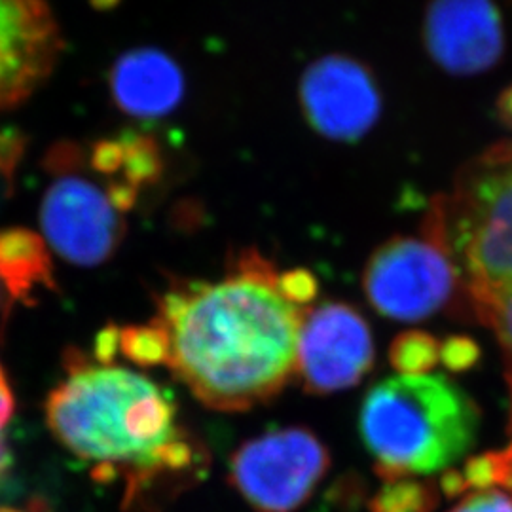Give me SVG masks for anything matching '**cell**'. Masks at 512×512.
Masks as SVG:
<instances>
[{
  "instance_id": "obj_17",
  "label": "cell",
  "mask_w": 512,
  "mask_h": 512,
  "mask_svg": "<svg viewBox=\"0 0 512 512\" xmlns=\"http://www.w3.org/2000/svg\"><path fill=\"white\" fill-rule=\"evenodd\" d=\"M480 348L469 336H450L440 342V363L450 372H467L478 363Z\"/></svg>"
},
{
  "instance_id": "obj_19",
  "label": "cell",
  "mask_w": 512,
  "mask_h": 512,
  "mask_svg": "<svg viewBox=\"0 0 512 512\" xmlns=\"http://www.w3.org/2000/svg\"><path fill=\"white\" fill-rule=\"evenodd\" d=\"M448 512H512V495L503 488L473 490Z\"/></svg>"
},
{
  "instance_id": "obj_14",
  "label": "cell",
  "mask_w": 512,
  "mask_h": 512,
  "mask_svg": "<svg viewBox=\"0 0 512 512\" xmlns=\"http://www.w3.org/2000/svg\"><path fill=\"white\" fill-rule=\"evenodd\" d=\"M439 505V490L418 476H404L384 482V488L370 501L372 512H433Z\"/></svg>"
},
{
  "instance_id": "obj_3",
  "label": "cell",
  "mask_w": 512,
  "mask_h": 512,
  "mask_svg": "<svg viewBox=\"0 0 512 512\" xmlns=\"http://www.w3.org/2000/svg\"><path fill=\"white\" fill-rule=\"evenodd\" d=\"M435 205L463 296L494 332L512 389V139L463 165Z\"/></svg>"
},
{
  "instance_id": "obj_6",
  "label": "cell",
  "mask_w": 512,
  "mask_h": 512,
  "mask_svg": "<svg viewBox=\"0 0 512 512\" xmlns=\"http://www.w3.org/2000/svg\"><path fill=\"white\" fill-rule=\"evenodd\" d=\"M84 152L78 145H57L46 165L54 173L40 205L44 239L67 262L93 268L120 249L128 232L126 213L114 203L109 184L82 175Z\"/></svg>"
},
{
  "instance_id": "obj_20",
  "label": "cell",
  "mask_w": 512,
  "mask_h": 512,
  "mask_svg": "<svg viewBox=\"0 0 512 512\" xmlns=\"http://www.w3.org/2000/svg\"><path fill=\"white\" fill-rule=\"evenodd\" d=\"M512 397V389H511ZM495 454V486L503 488L512 494V414H511V442L505 450Z\"/></svg>"
},
{
  "instance_id": "obj_21",
  "label": "cell",
  "mask_w": 512,
  "mask_h": 512,
  "mask_svg": "<svg viewBox=\"0 0 512 512\" xmlns=\"http://www.w3.org/2000/svg\"><path fill=\"white\" fill-rule=\"evenodd\" d=\"M14 408H16V401L8 384V378L0 365V431L8 425V421L12 420Z\"/></svg>"
},
{
  "instance_id": "obj_15",
  "label": "cell",
  "mask_w": 512,
  "mask_h": 512,
  "mask_svg": "<svg viewBox=\"0 0 512 512\" xmlns=\"http://www.w3.org/2000/svg\"><path fill=\"white\" fill-rule=\"evenodd\" d=\"M389 363L401 376L429 374L440 363V340L423 330L401 332L389 348Z\"/></svg>"
},
{
  "instance_id": "obj_9",
  "label": "cell",
  "mask_w": 512,
  "mask_h": 512,
  "mask_svg": "<svg viewBox=\"0 0 512 512\" xmlns=\"http://www.w3.org/2000/svg\"><path fill=\"white\" fill-rule=\"evenodd\" d=\"M300 103L311 128L340 143L363 139L382 112L372 73L361 61L340 54L325 55L306 69Z\"/></svg>"
},
{
  "instance_id": "obj_16",
  "label": "cell",
  "mask_w": 512,
  "mask_h": 512,
  "mask_svg": "<svg viewBox=\"0 0 512 512\" xmlns=\"http://www.w3.org/2000/svg\"><path fill=\"white\" fill-rule=\"evenodd\" d=\"M120 353L139 366H167L169 340L164 327L152 319L148 325L120 329Z\"/></svg>"
},
{
  "instance_id": "obj_25",
  "label": "cell",
  "mask_w": 512,
  "mask_h": 512,
  "mask_svg": "<svg viewBox=\"0 0 512 512\" xmlns=\"http://www.w3.org/2000/svg\"><path fill=\"white\" fill-rule=\"evenodd\" d=\"M0 302H2V291H0Z\"/></svg>"
},
{
  "instance_id": "obj_4",
  "label": "cell",
  "mask_w": 512,
  "mask_h": 512,
  "mask_svg": "<svg viewBox=\"0 0 512 512\" xmlns=\"http://www.w3.org/2000/svg\"><path fill=\"white\" fill-rule=\"evenodd\" d=\"M480 410L446 376H395L365 395L359 431L380 478L452 469L478 439Z\"/></svg>"
},
{
  "instance_id": "obj_23",
  "label": "cell",
  "mask_w": 512,
  "mask_h": 512,
  "mask_svg": "<svg viewBox=\"0 0 512 512\" xmlns=\"http://www.w3.org/2000/svg\"><path fill=\"white\" fill-rule=\"evenodd\" d=\"M10 465H12L10 446H8V442L4 440V437H0V482H2V478L8 473Z\"/></svg>"
},
{
  "instance_id": "obj_8",
  "label": "cell",
  "mask_w": 512,
  "mask_h": 512,
  "mask_svg": "<svg viewBox=\"0 0 512 512\" xmlns=\"http://www.w3.org/2000/svg\"><path fill=\"white\" fill-rule=\"evenodd\" d=\"M372 365V332L353 306L327 302L304 310L294 374L308 393L329 395L355 387Z\"/></svg>"
},
{
  "instance_id": "obj_18",
  "label": "cell",
  "mask_w": 512,
  "mask_h": 512,
  "mask_svg": "<svg viewBox=\"0 0 512 512\" xmlns=\"http://www.w3.org/2000/svg\"><path fill=\"white\" fill-rule=\"evenodd\" d=\"M279 289L287 300H291L298 308H304L319 293V281L310 270L294 268L291 272L279 275Z\"/></svg>"
},
{
  "instance_id": "obj_12",
  "label": "cell",
  "mask_w": 512,
  "mask_h": 512,
  "mask_svg": "<svg viewBox=\"0 0 512 512\" xmlns=\"http://www.w3.org/2000/svg\"><path fill=\"white\" fill-rule=\"evenodd\" d=\"M109 90L116 107L129 116L160 118L183 101V71L156 48L131 50L112 65Z\"/></svg>"
},
{
  "instance_id": "obj_7",
  "label": "cell",
  "mask_w": 512,
  "mask_h": 512,
  "mask_svg": "<svg viewBox=\"0 0 512 512\" xmlns=\"http://www.w3.org/2000/svg\"><path fill=\"white\" fill-rule=\"evenodd\" d=\"M329 467V450L310 429L285 427L239 446L230 484L256 512H298Z\"/></svg>"
},
{
  "instance_id": "obj_1",
  "label": "cell",
  "mask_w": 512,
  "mask_h": 512,
  "mask_svg": "<svg viewBox=\"0 0 512 512\" xmlns=\"http://www.w3.org/2000/svg\"><path fill=\"white\" fill-rule=\"evenodd\" d=\"M304 308L279 289L274 264L243 251L219 281H184L158 300L167 366L207 408L243 412L266 403L296 372Z\"/></svg>"
},
{
  "instance_id": "obj_22",
  "label": "cell",
  "mask_w": 512,
  "mask_h": 512,
  "mask_svg": "<svg viewBox=\"0 0 512 512\" xmlns=\"http://www.w3.org/2000/svg\"><path fill=\"white\" fill-rule=\"evenodd\" d=\"M497 112L501 122L512 129V86L499 95L497 99Z\"/></svg>"
},
{
  "instance_id": "obj_11",
  "label": "cell",
  "mask_w": 512,
  "mask_h": 512,
  "mask_svg": "<svg viewBox=\"0 0 512 512\" xmlns=\"http://www.w3.org/2000/svg\"><path fill=\"white\" fill-rule=\"evenodd\" d=\"M423 40L440 69L458 76L494 69L505 52L503 21L494 0H431Z\"/></svg>"
},
{
  "instance_id": "obj_24",
  "label": "cell",
  "mask_w": 512,
  "mask_h": 512,
  "mask_svg": "<svg viewBox=\"0 0 512 512\" xmlns=\"http://www.w3.org/2000/svg\"><path fill=\"white\" fill-rule=\"evenodd\" d=\"M0 512H27V511H23V509H14V507H2V509H0Z\"/></svg>"
},
{
  "instance_id": "obj_13",
  "label": "cell",
  "mask_w": 512,
  "mask_h": 512,
  "mask_svg": "<svg viewBox=\"0 0 512 512\" xmlns=\"http://www.w3.org/2000/svg\"><path fill=\"white\" fill-rule=\"evenodd\" d=\"M0 285L10 302L35 304L38 289H55L54 260L46 239L27 228L0 230Z\"/></svg>"
},
{
  "instance_id": "obj_5",
  "label": "cell",
  "mask_w": 512,
  "mask_h": 512,
  "mask_svg": "<svg viewBox=\"0 0 512 512\" xmlns=\"http://www.w3.org/2000/svg\"><path fill=\"white\" fill-rule=\"evenodd\" d=\"M363 287L374 310L404 323L427 319L463 296L435 202L420 234L395 236L368 258Z\"/></svg>"
},
{
  "instance_id": "obj_10",
  "label": "cell",
  "mask_w": 512,
  "mask_h": 512,
  "mask_svg": "<svg viewBox=\"0 0 512 512\" xmlns=\"http://www.w3.org/2000/svg\"><path fill=\"white\" fill-rule=\"evenodd\" d=\"M61 52L63 37L46 0H0V112L31 99Z\"/></svg>"
},
{
  "instance_id": "obj_2",
  "label": "cell",
  "mask_w": 512,
  "mask_h": 512,
  "mask_svg": "<svg viewBox=\"0 0 512 512\" xmlns=\"http://www.w3.org/2000/svg\"><path fill=\"white\" fill-rule=\"evenodd\" d=\"M46 423L97 480H124V509H152L200 478L207 456L179 423L177 404L145 374L67 355Z\"/></svg>"
}]
</instances>
